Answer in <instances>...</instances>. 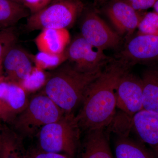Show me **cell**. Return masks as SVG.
Segmentation results:
<instances>
[{
	"label": "cell",
	"instance_id": "cell-13",
	"mask_svg": "<svg viewBox=\"0 0 158 158\" xmlns=\"http://www.w3.org/2000/svg\"><path fill=\"white\" fill-rule=\"evenodd\" d=\"M131 127L141 142L151 148H158V114L144 110L133 116Z\"/></svg>",
	"mask_w": 158,
	"mask_h": 158
},
{
	"label": "cell",
	"instance_id": "cell-27",
	"mask_svg": "<svg viewBox=\"0 0 158 158\" xmlns=\"http://www.w3.org/2000/svg\"><path fill=\"white\" fill-rule=\"evenodd\" d=\"M4 73H3V60H0V82L3 81L4 79Z\"/></svg>",
	"mask_w": 158,
	"mask_h": 158
},
{
	"label": "cell",
	"instance_id": "cell-21",
	"mask_svg": "<svg viewBox=\"0 0 158 158\" xmlns=\"http://www.w3.org/2000/svg\"><path fill=\"white\" fill-rule=\"evenodd\" d=\"M48 76L49 73L34 66L29 76L19 85L28 94L32 93L43 88Z\"/></svg>",
	"mask_w": 158,
	"mask_h": 158
},
{
	"label": "cell",
	"instance_id": "cell-32",
	"mask_svg": "<svg viewBox=\"0 0 158 158\" xmlns=\"http://www.w3.org/2000/svg\"><path fill=\"white\" fill-rule=\"evenodd\" d=\"M0 125H1V124H0Z\"/></svg>",
	"mask_w": 158,
	"mask_h": 158
},
{
	"label": "cell",
	"instance_id": "cell-30",
	"mask_svg": "<svg viewBox=\"0 0 158 158\" xmlns=\"http://www.w3.org/2000/svg\"><path fill=\"white\" fill-rule=\"evenodd\" d=\"M154 10V11L157 13L158 14V1L155 4L154 6L153 7Z\"/></svg>",
	"mask_w": 158,
	"mask_h": 158
},
{
	"label": "cell",
	"instance_id": "cell-19",
	"mask_svg": "<svg viewBox=\"0 0 158 158\" xmlns=\"http://www.w3.org/2000/svg\"><path fill=\"white\" fill-rule=\"evenodd\" d=\"M31 12L22 4L13 0H0V31L12 27Z\"/></svg>",
	"mask_w": 158,
	"mask_h": 158
},
{
	"label": "cell",
	"instance_id": "cell-22",
	"mask_svg": "<svg viewBox=\"0 0 158 158\" xmlns=\"http://www.w3.org/2000/svg\"><path fill=\"white\" fill-rule=\"evenodd\" d=\"M138 29V35H158V13L154 11L144 15Z\"/></svg>",
	"mask_w": 158,
	"mask_h": 158
},
{
	"label": "cell",
	"instance_id": "cell-15",
	"mask_svg": "<svg viewBox=\"0 0 158 158\" xmlns=\"http://www.w3.org/2000/svg\"><path fill=\"white\" fill-rule=\"evenodd\" d=\"M71 41L67 29H45L34 39L39 52L52 54H61L65 52Z\"/></svg>",
	"mask_w": 158,
	"mask_h": 158
},
{
	"label": "cell",
	"instance_id": "cell-11",
	"mask_svg": "<svg viewBox=\"0 0 158 158\" xmlns=\"http://www.w3.org/2000/svg\"><path fill=\"white\" fill-rule=\"evenodd\" d=\"M106 13L121 37L131 35L143 16L124 0L111 1Z\"/></svg>",
	"mask_w": 158,
	"mask_h": 158
},
{
	"label": "cell",
	"instance_id": "cell-18",
	"mask_svg": "<svg viewBox=\"0 0 158 158\" xmlns=\"http://www.w3.org/2000/svg\"><path fill=\"white\" fill-rule=\"evenodd\" d=\"M141 79L143 110L158 114V66L144 71Z\"/></svg>",
	"mask_w": 158,
	"mask_h": 158
},
{
	"label": "cell",
	"instance_id": "cell-25",
	"mask_svg": "<svg viewBox=\"0 0 158 158\" xmlns=\"http://www.w3.org/2000/svg\"><path fill=\"white\" fill-rule=\"evenodd\" d=\"M136 11L146 10L153 7L158 0H124Z\"/></svg>",
	"mask_w": 158,
	"mask_h": 158
},
{
	"label": "cell",
	"instance_id": "cell-9",
	"mask_svg": "<svg viewBox=\"0 0 158 158\" xmlns=\"http://www.w3.org/2000/svg\"><path fill=\"white\" fill-rule=\"evenodd\" d=\"M28 94L18 84L3 80L0 82V120L10 126L24 110Z\"/></svg>",
	"mask_w": 158,
	"mask_h": 158
},
{
	"label": "cell",
	"instance_id": "cell-20",
	"mask_svg": "<svg viewBox=\"0 0 158 158\" xmlns=\"http://www.w3.org/2000/svg\"><path fill=\"white\" fill-rule=\"evenodd\" d=\"M32 58L35 66L45 71L56 69L67 61L65 51L61 54L39 52Z\"/></svg>",
	"mask_w": 158,
	"mask_h": 158
},
{
	"label": "cell",
	"instance_id": "cell-12",
	"mask_svg": "<svg viewBox=\"0 0 158 158\" xmlns=\"http://www.w3.org/2000/svg\"><path fill=\"white\" fill-rule=\"evenodd\" d=\"M32 55L23 49L14 45L3 59V80L19 85L31 73L34 68Z\"/></svg>",
	"mask_w": 158,
	"mask_h": 158
},
{
	"label": "cell",
	"instance_id": "cell-24",
	"mask_svg": "<svg viewBox=\"0 0 158 158\" xmlns=\"http://www.w3.org/2000/svg\"><path fill=\"white\" fill-rule=\"evenodd\" d=\"M53 0H19V2L34 14L44 8Z\"/></svg>",
	"mask_w": 158,
	"mask_h": 158
},
{
	"label": "cell",
	"instance_id": "cell-26",
	"mask_svg": "<svg viewBox=\"0 0 158 158\" xmlns=\"http://www.w3.org/2000/svg\"><path fill=\"white\" fill-rule=\"evenodd\" d=\"M27 158H70L63 154L46 152L39 149L27 152Z\"/></svg>",
	"mask_w": 158,
	"mask_h": 158
},
{
	"label": "cell",
	"instance_id": "cell-31",
	"mask_svg": "<svg viewBox=\"0 0 158 158\" xmlns=\"http://www.w3.org/2000/svg\"><path fill=\"white\" fill-rule=\"evenodd\" d=\"M13 1H15V2H17L19 3V0H13Z\"/></svg>",
	"mask_w": 158,
	"mask_h": 158
},
{
	"label": "cell",
	"instance_id": "cell-17",
	"mask_svg": "<svg viewBox=\"0 0 158 158\" xmlns=\"http://www.w3.org/2000/svg\"><path fill=\"white\" fill-rule=\"evenodd\" d=\"M20 137L8 125H0V158H27Z\"/></svg>",
	"mask_w": 158,
	"mask_h": 158
},
{
	"label": "cell",
	"instance_id": "cell-29",
	"mask_svg": "<svg viewBox=\"0 0 158 158\" xmlns=\"http://www.w3.org/2000/svg\"><path fill=\"white\" fill-rule=\"evenodd\" d=\"M110 1H112V0H96V3L97 4H101Z\"/></svg>",
	"mask_w": 158,
	"mask_h": 158
},
{
	"label": "cell",
	"instance_id": "cell-3",
	"mask_svg": "<svg viewBox=\"0 0 158 158\" xmlns=\"http://www.w3.org/2000/svg\"><path fill=\"white\" fill-rule=\"evenodd\" d=\"M65 113L41 91L29 99L25 108L10 126L23 139L36 137L47 125L62 118Z\"/></svg>",
	"mask_w": 158,
	"mask_h": 158
},
{
	"label": "cell",
	"instance_id": "cell-23",
	"mask_svg": "<svg viewBox=\"0 0 158 158\" xmlns=\"http://www.w3.org/2000/svg\"><path fill=\"white\" fill-rule=\"evenodd\" d=\"M13 28L0 31V60H3L8 51L15 45L17 37Z\"/></svg>",
	"mask_w": 158,
	"mask_h": 158
},
{
	"label": "cell",
	"instance_id": "cell-6",
	"mask_svg": "<svg viewBox=\"0 0 158 158\" xmlns=\"http://www.w3.org/2000/svg\"><path fill=\"white\" fill-rule=\"evenodd\" d=\"M65 52L67 61L82 72L101 70L113 59L90 44L81 34L71 40Z\"/></svg>",
	"mask_w": 158,
	"mask_h": 158
},
{
	"label": "cell",
	"instance_id": "cell-4",
	"mask_svg": "<svg viewBox=\"0 0 158 158\" xmlns=\"http://www.w3.org/2000/svg\"><path fill=\"white\" fill-rule=\"evenodd\" d=\"M81 131L74 114H65L40 130L36 136L38 149L74 158L78 148Z\"/></svg>",
	"mask_w": 158,
	"mask_h": 158
},
{
	"label": "cell",
	"instance_id": "cell-16",
	"mask_svg": "<svg viewBox=\"0 0 158 158\" xmlns=\"http://www.w3.org/2000/svg\"><path fill=\"white\" fill-rule=\"evenodd\" d=\"M114 144V158H156L142 142L129 137V131H118Z\"/></svg>",
	"mask_w": 158,
	"mask_h": 158
},
{
	"label": "cell",
	"instance_id": "cell-7",
	"mask_svg": "<svg viewBox=\"0 0 158 158\" xmlns=\"http://www.w3.org/2000/svg\"><path fill=\"white\" fill-rule=\"evenodd\" d=\"M80 24L81 35L97 48L104 51L116 49L121 44L122 37L113 31L92 9L85 11Z\"/></svg>",
	"mask_w": 158,
	"mask_h": 158
},
{
	"label": "cell",
	"instance_id": "cell-10",
	"mask_svg": "<svg viewBox=\"0 0 158 158\" xmlns=\"http://www.w3.org/2000/svg\"><path fill=\"white\" fill-rule=\"evenodd\" d=\"M158 59V35H137L116 56L131 67L138 63Z\"/></svg>",
	"mask_w": 158,
	"mask_h": 158
},
{
	"label": "cell",
	"instance_id": "cell-2",
	"mask_svg": "<svg viewBox=\"0 0 158 158\" xmlns=\"http://www.w3.org/2000/svg\"><path fill=\"white\" fill-rule=\"evenodd\" d=\"M103 69L82 72L66 61L52 72L49 73L42 92L65 114H73L74 111L82 104L89 86L100 75Z\"/></svg>",
	"mask_w": 158,
	"mask_h": 158
},
{
	"label": "cell",
	"instance_id": "cell-8",
	"mask_svg": "<svg viewBox=\"0 0 158 158\" xmlns=\"http://www.w3.org/2000/svg\"><path fill=\"white\" fill-rule=\"evenodd\" d=\"M142 79L130 72L119 80L116 91V106L124 113L131 122L133 116L143 110Z\"/></svg>",
	"mask_w": 158,
	"mask_h": 158
},
{
	"label": "cell",
	"instance_id": "cell-14",
	"mask_svg": "<svg viewBox=\"0 0 158 158\" xmlns=\"http://www.w3.org/2000/svg\"><path fill=\"white\" fill-rule=\"evenodd\" d=\"M105 129L86 132L79 158H114Z\"/></svg>",
	"mask_w": 158,
	"mask_h": 158
},
{
	"label": "cell",
	"instance_id": "cell-1",
	"mask_svg": "<svg viewBox=\"0 0 158 158\" xmlns=\"http://www.w3.org/2000/svg\"><path fill=\"white\" fill-rule=\"evenodd\" d=\"M131 68L120 60L113 59L90 84L81 108L75 116L81 131L106 129L112 123L116 114L118 82Z\"/></svg>",
	"mask_w": 158,
	"mask_h": 158
},
{
	"label": "cell",
	"instance_id": "cell-5",
	"mask_svg": "<svg viewBox=\"0 0 158 158\" xmlns=\"http://www.w3.org/2000/svg\"><path fill=\"white\" fill-rule=\"evenodd\" d=\"M84 9L85 5L81 0H53L40 11L30 15L26 28L30 31L45 29L68 30Z\"/></svg>",
	"mask_w": 158,
	"mask_h": 158
},
{
	"label": "cell",
	"instance_id": "cell-28",
	"mask_svg": "<svg viewBox=\"0 0 158 158\" xmlns=\"http://www.w3.org/2000/svg\"><path fill=\"white\" fill-rule=\"evenodd\" d=\"M151 150L152 151L154 155L155 158H158V148H151Z\"/></svg>",
	"mask_w": 158,
	"mask_h": 158
}]
</instances>
